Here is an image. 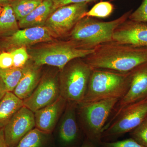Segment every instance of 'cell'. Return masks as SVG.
<instances>
[{"label": "cell", "mask_w": 147, "mask_h": 147, "mask_svg": "<svg viewBox=\"0 0 147 147\" xmlns=\"http://www.w3.org/2000/svg\"><path fill=\"white\" fill-rule=\"evenodd\" d=\"M14 0H0V5L3 7L7 5H10L11 3Z\"/></svg>", "instance_id": "d6a6232c"}, {"label": "cell", "mask_w": 147, "mask_h": 147, "mask_svg": "<svg viewBox=\"0 0 147 147\" xmlns=\"http://www.w3.org/2000/svg\"><path fill=\"white\" fill-rule=\"evenodd\" d=\"M99 147H145L131 137L121 141L102 142L99 145Z\"/></svg>", "instance_id": "484cf974"}, {"label": "cell", "mask_w": 147, "mask_h": 147, "mask_svg": "<svg viewBox=\"0 0 147 147\" xmlns=\"http://www.w3.org/2000/svg\"><path fill=\"white\" fill-rule=\"evenodd\" d=\"M67 102L61 96L53 103L34 112L36 128L50 134L63 114Z\"/></svg>", "instance_id": "9a60e30c"}, {"label": "cell", "mask_w": 147, "mask_h": 147, "mask_svg": "<svg viewBox=\"0 0 147 147\" xmlns=\"http://www.w3.org/2000/svg\"><path fill=\"white\" fill-rule=\"evenodd\" d=\"M130 137L147 147V115L137 128L129 132Z\"/></svg>", "instance_id": "cb8c5ba5"}, {"label": "cell", "mask_w": 147, "mask_h": 147, "mask_svg": "<svg viewBox=\"0 0 147 147\" xmlns=\"http://www.w3.org/2000/svg\"><path fill=\"white\" fill-rule=\"evenodd\" d=\"M13 67V57L9 52L0 53V68L6 69Z\"/></svg>", "instance_id": "f1b7e54d"}, {"label": "cell", "mask_w": 147, "mask_h": 147, "mask_svg": "<svg viewBox=\"0 0 147 147\" xmlns=\"http://www.w3.org/2000/svg\"><path fill=\"white\" fill-rule=\"evenodd\" d=\"M97 0H52L53 3L52 13L61 7L73 4L94 2Z\"/></svg>", "instance_id": "83f0119b"}, {"label": "cell", "mask_w": 147, "mask_h": 147, "mask_svg": "<svg viewBox=\"0 0 147 147\" xmlns=\"http://www.w3.org/2000/svg\"><path fill=\"white\" fill-rule=\"evenodd\" d=\"M35 127L34 113L23 106L4 127L6 142L9 147H15L29 131Z\"/></svg>", "instance_id": "7c38bea8"}, {"label": "cell", "mask_w": 147, "mask_h": 147, "mask_svg": "<svg viewBox=\"0 0 147 147\" xmlns=\"http://www.w3.org/2000/svg\"><path fill=\"white\" fill-rule=\"evenodd\" d=\"M113 41L139 46L147 47V23L127 19L115 31Z\"/></svg>", "instance_id": "5bb4252c"}, {"label": "cell", "mask_w": 147, "mask_h": 147, "mask_svg": "<svg viewBox=\"0 0 147 147\" xmlns=\"http://www.w3.org/2000/svg\"><path fill=\"white\" fill-rule=\"evenodd\" d=\"M19 29L18 20L10 5L3 7L0 15V38L11 35Z\"/></svg>", "instance_id": "d6986e66"}, {"label": "cell", "mask_w": 147, "mask_h": 147, "mask_svg": "<svg viewBox=\"0 0 147 147\" xmlns=\"http://www.w3.org/2000/svg\"><path fill=\"white\" fill-rule=\"evenodd\" d=\"M87 3L61 7L51 13L45 26L55 39H65L88 11Z\"/></svg>", "instance_id": "ba28073f"}, {"label": "cell", "mask_w": 147, "mask_h": 147, "mask_svg": "<svg viewBox=\"0 0 147 147\" xmlns=\"http://www.w3.org/2000/svg\"><path fill=\"white\" fill-rule=\"evenodd\" d=\"M13 57V67L22 68L30 59L26 47H22L10 52Z\"/></svg>", "instance_id": "d4e9b609"}, {"label": "cell", "mask_w": 147, "mask_h": 147, "mask_svg": "<svg viewBox=\"0 0 147 147\" xmlns=\"http://www.w3.org/2000/svg\"><path fill=\"white\" fill-rule=\"evenodd\" d=\"M130 73L129 88L124 96L117 102L105 129L127 105L147 98V62L137 67Z\"/></svg>", "instance_id": "30bf717a"}, {"label": "cell", "mask_w": 147, "mask_h": 147, "mask_svg": "<svg viewBox=\"0 0 147 147\" xmlns=\"http://www.w3.org/2000/svg\"><path fill=\"white\" fill-rule=\"evenodd\" d=\"M7 92V91L4 84L0 79V100L4 96Z\"/></svg>", "instance_id": "1f68e13d"}, {"label": "cell", "mask_w": 147, "mask_h": 147, "mask_svg": "<svg viewBox=\"0 0 147 147\" xmlns=\"http://www.w3.org/2000/svg\"><path fill=\"white\" fill-rule=\"evenodd\" d=\"M77 105L67 102L62 116L58 134L63 147H76L80 143L81 134L77 121Z\"/></svg>", "instance_id": "4fadbf2b"}, {"label": "cell", "mask_w": 147, "mask_h": 147, "mask_svg": "<svg viewBox=\"0 0 147 147\" xmlns=\"http://www.w3.org/2000/svg\"><path fill=\"white\" fill-rule=\"evenodd\" d=\"M45 26L20 29L9 36L0 38V53L9 52L22 47L55 39Z\"/></svg>", "instance_id": "8fae6325"}, {"label": "cell", "mask_w": 147, "mask_h": 147, "mask_svg": "<svg viewBox=\"0 0 147 147\" xmlns=\"http://www.w3.org/2000/svg\"><path fill=\"white\" fill-rule=\"evenodd\" d=\"M43 0H14L10 4L18 21L39 6Z\"/></svg>", "instance_id": "44dd1931"}, {"label": "cell", "mask_w": 147, "mask_h": 147, "mask_svg": "<svg viewBox=\"0 0 147 147\" xmlns=\"http://www.w3.org/2000/svg\"><path fill=\"white\" fill-rule=\"evenodd\" d=\"M30 59L39 66L47 65L61 70L69 61L84 58L93 50H84L67 40L55 39L27 47Z\"/></svg>", "instance_id": "3957f363"}, {"label": "cell", "mask_w": 147, "mask_h": 147, "mask_svg": "<svg viewBox=\"0 0 147 147\" xmlns=\"http://www.w3.org/2000/svg\"><path fill=\"white\" fill-rule=\"evenodd\" d=\"M23 72L24 67L0 68V79L4 84L7 91L13 92L20 82Z\"/></svg>", "instance_id": "ffe728a7"}, {"label": "cell", "mask_w": 147, "mask_h": 147, "mask_svg": "<svg viewBox=\"0 0 147 147\" xmlns=\"http://www.w3.org/2000/svg\"><path fill=\"white\" fill-rule=\"evenodd\" d=\"M132 10L110 21H102L95 18L84 17L77 23L66 38L77 47L84 50H93L98 45L113 41L116 29L128 19Z\"/></svg>", "instance_id": "7a4b0ae2"}, {"label": "cell", "mask_w": 147, "mask_h": 147, "mask_svg": "<svg viewBox=\"0 0 147 147\" xmlns=\"http://www.w3.org/2000/svg\"><path fill=\"white\" fill-rule=\"evenodd\" d=\"M52 0H43L42 3L28 15L18 21L20 29L43 27L52 13Z\"/></svg>", "instance_id": "e0dca14e"}, {"label": "cell", "mask_w": 147, "mask_h": 147, "mask_svg": "<svg viewBox=\"0 0 147 147\" xmlns=\"http://www.w3.org/2000/svg\"><path fill=\"white\" fill-rule=\"evenodd\" d=\"M147 115V98L127 105L102 132V142H113L131 132Z\"/></svg>", "instance_id": "52a82bcc"}, {"label": "cell", "mask_w": 147, "mask_h": 147, "mask_svg": "<svg viewBox=\"0 0 147 147\" xmlns=\"http://www.w3.org/2000/svg\"><path fill=\"white\" fill-rule=\"evenodd\" d=\"M119 100L110 98L77 104V114L85 137L98 146L102 142L101 137L105 125Z\"/></svg>", "instance_id": "5b68a950"}, {"label": "cell", "mask_w": 147, "mask_h": 147, "mask_svg": "<svg viewBox=\"0 0 147 147\" xmlns=\"http://www.w3.org/2000/svg\"><path fill=\"white\" fill-rule=\"evenodd\" d=\"M24 106V100L16 96L12 92H7L0 100V128H4Z\"/></svg>", "instance_id": "ac0fdd59"}, {"label": "cell", "mask_w": 147, "mask_h": 147, "mask_svg": "<svg viewBox=\"0 0 147 147\" xmlns=\"http://www.w3.org/2000/svg\"><path fill=\"white\" fill-rule=\"evenodd\" d=\"M59 71L56 67L43 71L37 86L29 97L23 100L24 106L34 113L58 99L61 96Z\"/></svg>", "instance_id": "9c48e42d"}, {"label": "cell", "mask_w": 147, "mask_h": 147, "mask_svg": "<svg viewBox=\"0 0 147 147\" xmlns=\"http://www.w3.org/2000/svg\"><path fill=\"white\" fill-rule=\"evenodd\" d=\"M131 82L130 72L120 73L105 69H92L88 89L82 102L119 98L124 96Z\"/></svg>", "instance_id": "277c9868"}, {"label": "cell", "mask_w": 147, "mask_h": 147, "mask_svg": "<svg viewBox=\"0 0 147 147\" xmlns=\"http://www.w3.org/2000/svg\"><path fill=\"white\" fill-rule=\"evenodd\" d=\"M83 59L92 69L127 73L147 62V47L110 41L98 45Z\"/></svg>", "instance_id": "6da1fadb"}, {"label": "cell", "mask_w": 147, "mask_h": 147, "mask_svg": "<svg viewBox=\"0 0 147 147\" xmlns=\"http://www.w3.org/2000/svg\"><path fill=\"white\" fill-rule=\"evenodd\" d=\"M80 147H99L97 145L95 144L87 138H85L84 142Z\"/></svg>", "instance_id": "4dcf8cb0"}, {"label": "cell", "mask_w": 147, "mask_h": 147, "mask_svg": "<svg viewBox=\"0 0 147 147\" xmlns=\"http://www.w3.org/2000/svg\"><path fill=\"white\" fill-rule=\"evenodd\" d=\"M92 69L83 58H76L59 70L61 96L67 102L78 104L84 100Z\"/></svg>", "instance_id": "8992f818"}, {"label": "cell", "mask_w": 147, "mask_h": 147, "mask_svg": "<svg viewBox=\"0 0 147 147\" xmlns=\"http://www.w3.org/2000/svg\"><path fill=\"white\" fill-rule=\"evenodd\" d=\"M128 19L147 23V0H143L141 5L134 12H131Z\"/></svg>", "instance_id": "4316f807"}, {"label": "cell", "mask_w": 147, "mask_h": 147, "mask_svg": "<svg viewBox=\"0 0 147 147\" xmlns=\"http://www.w3.org/2000/svg\"><path fill=\"white\" fill-rule=\"evenodd\" d=\"M3 8V7L0 5V15H1V13L2 11Z\"/></svg>", "instance_id": "836d02e7"}, {"label": "cell", "mask_w": 147, "mask_h": 147, "mask_svg": "<svg viewBox=\"0 0 147 147\" xmlns=\"http://www.w3.org/2000/svg\"><path fill=\"white\" fill-rule=\"evenodd\" d=\"M100 1H102V0H100Z\"/></svg>", "instance_id": "e575fe53"}, {"label": "cell", "mask_w": 147, "mask_h": 147, "mask_svg": "<svg viewBox=\"0 0 147 147\" xmlns=\"http://www.w3.org/2000/svg\"><path fill=\"white\" fill-rule=\"evenodd\" d=\"M47 135L35 127L27 133L15 147H43Z\"/></svg>", "instance_id": "7402d4cb"}, {"label": "cell", "mask_w": 147, "mask_h": 147, "mask_svg": "<svg viewBox=\"0 0 147 147\" xmlns=\"http://www.w3.org/2000/svg\"><path fill=\"white\" fill-rule=\"evenodd\" d=\"M42 67L37 65L29 59L24 67L21 80L12 92L21 100L29 97L40 81L43 73Z\"/></svg>", "instance_id": "2e32d148"}, {"label": "cell", "mask_w": 147, "mask_h": 147, "mask_svg": "<svg viewBox=\"0 0 147 147\" xmlns=\"http://www.w3.org/2000/svg\"><path fill=\"white\" fill-rule=\"evenodd\" d=\"M113 4L108 1H101L95 5L90 10L84 13V17L105 18L112 14L114 11Z\"/></svg>", "instance_id": "603a6c76"}, {"label": "cell", "mask_w": 147, "mask_h": 147, "mask_svg": "<svg viewBox=\"0 0 147 147\" xmlns=\"http://www.w3.org/2000/svg\"><path fill=\"white\" fill-rule=\"evenodd\" d=\"M0 147H9L6 142L4 128H0Z\"/></svg>", "instance_id": "f546056e"}]
</instances>
